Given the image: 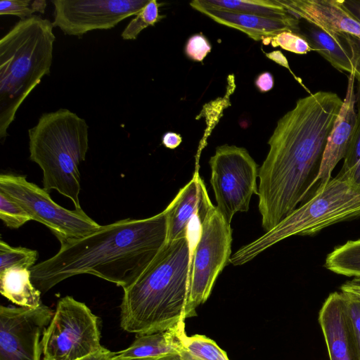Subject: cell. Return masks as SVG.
<instances>
[{
  "instance_id": "6da1fadb",
  "label": "cell",
  "mask_w": 360,
  "mask_h": 360,
  "mask_svg": "<svg viewBox=\"0 0 360 360\" xmlns=\"http://www.w3.org/2000/svg\"><path fill=\"white\" fill-rule=\"evenodd\" d=\"M342 103L335 93L317 91L298 99L278 121L259 169L258 207L266 232L309 197Z\"/></svg>"
},
{
  "instance_id": "7a4b0ae2",
  "label": "cell",
  "mask_w": 360,
  "mask_h": 360,
  "mask_svg": "<svg viewBox=\"0 0 360 360\" xmlns=\"http://www.w3.org/2000/svg\"><path fill=\"white\" fill-rule=\"evenodd\" d=\"M167 236L165 210L148 218L101 226L85 236L60 244L54 256L35 264L30 269L32 282L45 293L70 277L92 274L124 289L163 248Z\"/></svg>"
},
{
  "instance_id": "3957f363",
  "label": "cell",
  "mask_w": 360,
  "mask_h": 360,
  "mask_svg": "<svg viewBox=\"0 0 360 360\" xmlns=\"http://www.w3.org/2000/svg\"><path fill=\"white\" fill-rule=\"evenodd\" d=\"M193 221L186 236L165 243L133 283L123 289V330L137 335L162 332L188 318Z\"/></svg>"
},
{
  "instance_id": "277c9868",
  "label": "cell",
  "mask_w": 360,
  "mask_h": 360,
  "mask_svg": "<svg viewBox=\"0 0 360 360\" xmlns=\"http://www.w3.org/2000/svg\"><path fill=\"white\" fill-rule=\"evenodd\" d=\"M52 22L34 15L20 20L0 39V139L45 75H50L56 37Z\"/></svg>"
},
{
  "instance_id": "5b68a950",
  "label": "cell",
  "mask_w": 360,
  "mask_h": 360,
  "mask_svg": "<svg viewBox=\"0 0 360 360\" xmlns=\"http://www.w3.org/2000/svg\"><path fill=\"white\" fill-rule=\"evenodd\" d=\"M30 159L43 172V186L56 190L79 209V166L89 149V126L84 119L66 108L44 112L28 129Z\"/></svg>"
},
{
  "instance_id": "8992f818",
  "label": "cell",
  "mask_w": 360,
  "mask_h": 360,
  "mask_svg": "<svg viewBox=\"0 0 360 360\" xmlns=\"http://www.w3.org/2000/svg\"><path fill=\"white\" fill-rule=\"evenodd\" d=\"M359 216L360 188L340 171L275 227L236 250L229 263L244 264L288 237L315 234L329 226Z\"/></svg>"
},
{
  "instance_id": "52a82bcc",
  "label": "cell",
  "mask_w": 360,
  "mask_h": 360,
  "mask_svg": "<svg viewBox=\"0 0 360 360\" xmlns=\"http://www.w3.org/2000/svg\"><path fill=\"white\" fill-rule=\"evenodd\" d=\"M41 345L44 357L51 360H79L108 349L101 344L98 317L71 296L58 300Z\"/></svg>"
},
{
  "instance_id": "ba28073f",
  "label": "cell",
  "mask_w": 360,
  "mask_h": 360,
  "mask_svg": "<svg viewBox=\"0 0 360 360\" xmlns=\"http://www.w3.org/2000/svg\"><path fill=\"white\" fill-rule=\"evenodd\" d=\"M231 243V224L212 204L200 221L193 248L188 318L195 316V309L207 301L218 276L229 262Z\"/></svg>"
},
{
  "instance_id": "9c48e42d",
  "label": "cell",
  "mask_w": 360,
  "mask_h": 360,
  "mask_svg": "<svg viewBox=\"0 0 360 360\" xmlns=\"http://www.w3.org/2000/svg\"><path fill=\"white\" fill-rule=\"evenodd\" d=\"M0 191L17 202L35 220L46 226L60 244L85 236L101 225L82 208L70 210L55 202L49 193L25 176L13 174L0 175Z\"/></svg>"
},
{
  "instance_id": "30bf717a",
  "label": "cell",
  "mask_w": 360,
  "mask_h": 360,
  "mask_svg": "<svg viewBox=\"0 0 360 360\" xmlns=\"http://www.w3.org/2000/svg\"><path fill=\"white\" fill-rule=\"evenodd\" d=\"M209 164L215 207L231 224L236 213L248 211L252 195L258 194L259 168L245 148L227 144L216 148Z\"/></svg>"
},
{
  "instance_id": "8fae6325",
  "label": "cell",
  "mask_w": 360,
  "mask_h": 360,
  "mask_svg": "<svg viewBox=\"0 0 360 360\" xmlns=\"http://www.w3.org/2000/svg\"><path fill=\"white\" fill-rule=\"evenodd\" d=\"M149 0H53V26L69 36L110 30L136 15Z\"/></svg>"
},
{
  "instance_id": "7c38bea8",
  "label": "cell",
  "mask_w": 360,
  "mask_h": 360,
  "mask_svg": "<svg viewBox=\"0 0 360 360\" xmlns=\"http://www.w3.org/2000/svg\"><path fill=\"white\" fill-rule=\"evenodd\" d=\"M54 313L36 308L0 307V360H41V339Z\"/></svg>"
},
{
  "instance_id": "4fadbf2b",
  "label": "cell",
  "mask_w": 360,
  "mask_h": 360,
  "mask_svg": "<svg viewBox=\"0 0 360 360\" xmlns=\"http://www.w3.org/2000/svg\"><path fill=\"white\" fill-rule=\"evenodd\" d=\"M330 360H360L344 292L330 293L319 314Z\"/></svg>"
},
{
  "instance_id": "5bb4252c",
  "label": "cell",
  "mask_w": 360,
  "mask_h": 360,
  "mask_svg": "<svg viewBox=\"0 0 360 360\" xmlns=\"http://www.w3.org/2000/svg\"><path fill=\"white\" fill-rule=\"evenodd\" d=\"M307 24L304 30L300 28V34L308 41L311 51L334 68L349 72L355 79L360 77V37L344 32L325 31Z\"/></svg>"
},
{
  "instance_id": "9a60e30c",
  "label": "cell",
  "mask_w": 360,
  "mask_h": 360,
  "mask_svg": "<svg viewBox=\"0 0 360 360\" xmlns=\"http://www.w3.org/2000/svg\"><path fill=\"white\" fill-rule=\"evenodd\" d=\"M212 205L205 184L195 171L165 209L167 217L166 243L186 236L193 219L198 217L199 221H202Z\"/></svg>"
},
{
  "instance_id": "2e32d148",
  "label": "cell",
  "mask_w": 360,
  "mask_h": 360,
  "mask_svg": "<svg viewBox=\"0 0 360 360\" xmlns=\"http://www.w3.org/2000/svg\"><path fill=\"white\" fill-rule=\"evenodd\" d=\"M354 82V76L349 75L346 96L328 137L320 171L314 181V192L330 180L332 172L345 158L349 148L356 118Z\"/></svg>"
},
{
  "instance_id": "e0dca14e",
  "label": "cell",
  "mask_w": 360,
  "mask_h": 360,
  "mask_svg": "<svg viewBox=\"0 0 360 360\" xmlns=\"http://www.w3.org/2000/svg\"><path fill=\"white\" fill-rule=\"evenodd\" d=\"M297 19L325 31L344 32L360 37V22L345 8L343 0H278Z\"/></svg>"
},
{
  "instance_id": "ac0fdd59",
  "label": "cell",
  "mask_w": 360,
  "mask_h": 360,
  "mask_svg": "<svg viewBox=\"0 0 360 360\" xmlns=\"http://www.w3.org/2000/svg\"><path fill=\"white\" fill-rule=\"evenodd\" d=\"M190 5L216 22L240 30L255 41H263L283 31L300 34V20L292 15L274 18L212 9L201 6L196 0Z\"/></svg>"
},
{
  "instance_id": "d6986e66",
  "label": "cell",
  "mask_w": 360,
  "mask_h": 360,
  "mask_svg": "<svg viewBox=\"0 0 360 360\" xmlns=\"http://www.w3.org/2000/svg\"><path fill=\"white\" fill-rule=\"evenodd\" d=\"M0 291L20 307L36 308L42 304L41 292L32 283L29 269H12L1 272Z\"/></svg>"
},
{
  "instance_id": "ffe728a7",
  "label": "cell",
  "mask_w": 360,
  "mask_h": 360,
  "mask_svg": "<svg viewBox=\"0 0 360 360\" xmlns=\"http://www.w3.org/2000/svg\"><path fill=\"white\" fill-rule=\"evenodd\" d=\"M174 329L176 352L183 360H229L226 352L212 339L202 335L188 336L185 321Z\"/></svg>"
},
{
  "instance_id": "44dd1931",
  "label": "cell",
  "mask_w": 360,
  "mask_h": 360,
  "mask_svg": "<svg viewBox=\"0 0 360 360\" xmlns=\"http://www.w3.org/2000/svg\"><path fill=\"white\" fill-rule=\"evenodd\" d=\"M138 335L128 348L115 352V356L131 359L177 354L174 327L162 332Z\"/></svg>"
},
{
  "instance_id": "7402d4cb",
  "label": "cell",
  "mask_w": 360,
  "mask_h": 360,
  "mask_svg": "<svg viewBox=\"0 0 360 360\" xmlns=\"http://www.w3.org/2000/svg\"><path fill=\"white\" fill-rule=\"evenodd\" d=\"M196 1L199 4L206 8L236 13L255 14L274 18H286L291 15L278 0Z\"/></svg>"
},
{
  "instance_id": "603a6c76",
  "label": "cell",
  "mask_w": 360,
  "mask_h": 360,
  "mask_svg": "<svg viewBox=\"0 0 360 360\" xmlns=\"http://www.w3.org/2000/svg\"><path fill=\"white\" fill-rule=\"evenodd\" d=\"M325 266L338 274L360 277V239L336 247L328 255Z\"/></svg>"
},
{
  "instance_id": "cb8c5ba5",
  "label": "cell",
  "mask_w": 360,
  "mask_h": 360,
  "mask_svg": "<svg viewBox=\"0 0 360 360\" xmlns=\"http://www.w3.org/2000/svg\"><path fill=\"white\" fill-rule=\"evenodd\" d=\"M38 258V252L23 247H13L0 240V273L12 269L30 270Z\"/></svg>"
},
{
  "instance_id": "d4e9b609",
  "label": "cell",
  "mask_w": 360,
  "mask_h": 360,
  "mask_svg": "<svg viewBox=\"0 0 360 360\" xmlns=\"http://www.w3.org/2000/svg\"><path fill=\"white\" fill-rule=\"evenodd\" d=\"M160 4L155 0H150L135 15L121 34L124 40L136 39L141 32L148 26H153L164 15L159 14Z\"/></svg>"
},
{
  "instance_id": "484cf974",
  "label": "cell",
  "mask_w": 360,
  "mask_h": 360,
  "mask_svg": "<svg viewBox=\"0 0 360 360\" xmlns=\"http://www.w3.org/2000/svg\"><path fill=\"white\" fill-rule=\"evenodd\" d=\"M340 171L360 188V112L356 115L350 146Z\"/></svg>"
},
{
  "instance_id": "4316f807",
  "label": "cell",
  "mask_w": 360,
  "mask_h": 360,
  "mask_svg": "<svg viewBox=\"0 0 360 360\" xmlns=\"http://www.w3.org/2000/svg\"><path fill=\"white\" fill-rule=\"evenodd\" d=\"M46 1L44 0H1L0 14L15 15L25 20L37 12L44 13Z\"/></svg>"
},
{
  "instance_id": "83f0119b",
  "label": "cell",
  "mask_w": 360,
  "mask_h": 360,
  "mask_svg": "<svg viewBox=\"0 0 360 360\" xmlns=\"http://www.w3.org/2000/svg\"><path fill=\"white\" fill-rule=\"evenodd\" d=\"M0 219L11 229H18L32 220L27 212L2 191H0Z\"/></svg>"
},
{
  "instance_id": "f1b7e54d",
  "label": "cell",
  "mask_w": 360,
  "mask_h": 360,
  "mask_svg": "<svg viewBox=\"0 0 360 360\" xmlns=\"http://www.w3.org/2000/svg\"><path fill=\"white\" fill-rule=\"evenodd\" d=\"M264 44H271L274 47L280 46L283 49L297 54H305L311 51L308 41L300 34L283 31L275 36L264 39Z\"/></svg>"
},
{
  "instance_id": "f546056e",
  "label": "cell",
  "mask_w": 360,
  "mask_h": 360,
  "mask_svg": "<svg viewBox=\"0 0 360 360\" xmlns=\"http://www.w3.org/2000/svg\"><path fill=\"white\" fill-rule=\"evenodd\" d=\"M211 49V44L207 38L199 33L189 37L185 46V53L190 59L202 62Z\"/></svg>"
},
{
  "instance_id": "4dcf8cb0",
  "label": "cell",
  "mask_w": 360,
  "mask_h": 360,
  "mask_svg": "<svg viewBox=\"0 0 360 360\" xmlns=\"http://www.w3.org/2000/svg\"><path fill=\"white\" fill-rule=\"evenodd\" d=\"M345 295L347 307L356 335L360 356V301L345 293Z\"/></svg>"
},
{
  "instance_id": "1f68e13d",
  "label": "cell",
  "mask_w": 360,
  "mask_h": 360,
  "mask_svg": "<svg viewBox=\"0 0 360 360\" xmlns=\"http://www.w3.org/2000/svg\"><path fill=\"white\" fill-rule=\"evenodd\" d=\"M341 292L360 301V277L347 281L340 287Z\"/></svg>"
},
{
  "instance_id": "d6a6232c",
  "label": "cell",
  "mask_w": 360,
  "mask_h": 360,
  "mask_svg": "<svg viewBox=\"0 0 360 360\" xmlns=\"http://www.w3.org/2000/svg\"><path fill=\"white\" fill-rule=\"evenodd\" d=\"M274 77L269 72L259 74L255 79V86L261 92L270 91L274 87Z\"/></svg>"
},
{
  "instance_id": "836d02e7",
  "label": "cell",
  "mask_w": 360,
  "mask_h": 360,
  "mask_svg": "<svg viewBox=\"0 0 360 360\" xmlns=\"http://www.w3.org/2000/svg\"><path fill=\"white\" fill-rule=\"evenodd\" d=\"M181 141L182 138L180 134L172 131L166 132L162 138V143L169 149L177 148Z\"/></svg>"
},
{
  "instance_id": "e575fe53",
  "label": "cell",
  "mask_w": 360,
  "mask_h": 360,
  "mask_svg": "<svg viewBox=\"0 0 360 360\" xmlns=\"http://www.w3.org/2000/svg\"><path fill=\"white\" fill-rule=\"evenodd\" d=\"M348 11L360 22V0H343Z\"/></svg>"
},
{
  "instance_id": "d590c367",
  "label": "cell",
  "mask_w": 360,
  "mask_h": 360,
  "mask_svg": "<svg viewBox=\"0 0 360 360\" xmlns=\"http://www.w3.org/2000/svg\"><path fill=\"white\" fill-rule=\"evenodd\" d=\"M110 360H183L178 354H166L155 357H143V358H117L115 356Z\"/></svg>"
},
{
  "instance_id": "8d00e7d4",
  "label": "cell",
  "mask_w": 360,
  "mask_h": 360,
  "mask_svg": "<svg viewBox=\"0 0 360 360\" xmlns=\"http://www.w3.org/2000/svg\"><path fill=\"white\" fill-rule=\"evenodd\" d=\"M115 354V352L107 349L105 351L99 352L96 354L89 355L79 360H110ZM42 360H51L44 357Z\"/></svg>"
},
{
  "instance_id": "74e56055",
  "label": "cell",
  "mask_w": 360,
  "mask_h": 360,
  "mask_svg": "<svg viewBox=\"0 0 360 360\" xmlns=\"http://www.w3.org/2000/svg\"><path fill=\"white\" fill-rule=\"evenodd\" d=\"M266 56L267 58L274 60L276 63L290 70L288 60H287L286 58L284 56V55L281 51H273L271 53H266Z\"/></svg>"
}]
</instances>
